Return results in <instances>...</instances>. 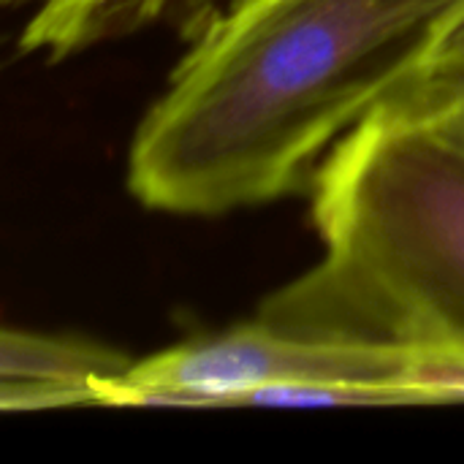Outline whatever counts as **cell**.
Listing matches in <instances>:
<instances>
[{"mask_svg": "<svg viewBox=\"0 0 464 464\" xmlns=\"http://www.w3.org/2000/svg\"><path fill=\"white\" fill-rule=\"evenodd\" d=\"M462 16L464 0H231L139 122L128 190L218 218L310 188L348 133L424 84Z\"/></svg>", "mask_w": 464, "mask_h": 464, "instance_id": "obj_1", "label": "cell"}, {"mask_svg": "<svg viewBox=\"0 0 464 464\" xmlns=\"http://www.w3.org/2000/svg\"><path fill=\"white\" fill-rule=\"evenodd\" d=\"M324 258L256 318L464 356V147L394 101L318 166Z\"/></svg>", "mask_w": 464, "mask_h": 464, "instance_id": "obj_2", "label": "cell"}, {"mask_svg": "<svg viewBox=\"0 0 464 464\" xmlns=\"http://www.w3.org/2000/svg\"><path fill=\"white\" fill-rule=\"evenodd\" d=\"M464 402V356L296 332L261 318L136 362L103 405H440Z\"/></svg>", "mask_w": 464, "mask_h": 464, "instance_id": "obj_3", "label": "cell"}, {"mask_svg": "<svg viewBox=\"0 0 464 464\" xmlns=\"http://www.w3.org/2000/svg\"><path fill=\"white\" fill-rule=\"evenodd\" d=\"M136 362L106 345L5 329L0 337V402L3 411H49L103 405Z\"/></svg>", "mask_w": 464, "mask_h": 464, "instance_id": "obj_4", "label": "cell"}, {"mask_svg": "<svg viewBox=\"0 0 464 464\" xmlns=\"http://www.w3.org/2000/svg\"><path fill=\"white\" fill-rule=\"evenodd\" d=\"M169 5H174V0H38V8L19 38V49L60 60L95 44L120 24L158 19Z\"/></svg>", "mask_w": 464, "mask_h": 464, "instance_id": "obj_5", "label": "cell"}, {"mask_svg": "<svg viewBox=\"0 0 464 464\" xmlns=\"http://www.w3.org/2000/svg\"><path fill=\"white\" fill-rule=\"evenodd\" d=\"M400 101L421 114L446 139L464 147V79L421 84Z\"/></svg>", "mask_w": 464, "mask_h": 464, "instance_id": "obj_6", "label": "cell"}, {"mask_svg": "<svg viewBox=\"0 0 464 464\" xmlns=\"http://www.w3.org/2000/svg\"><path fill=\"white\" fill-rule=\"evenodd\" d=\"M464 79V16L451 27V33L443 38V44L435 49L424 84L430 82H459Z\"/></svg>", "mask_w": 464, "mask_h": 464, "instance_id": "obj_7", "label": "cell"}, {"mask_svg": "<svg viewBox=\"0 0 464 464\" xmlns=\"http://www.w3.org/2000/svg\"><path fill=\"white\" fill-rule=\"evenodd\" d=\"M174 3H179V5H182L185 11L196 14V5H198V3H207V0H174Z\"/></svg>", "mask_w": 464, "mask_h": 464, "instance_id": "obj_8", "label": "cell"}]
</instances>
